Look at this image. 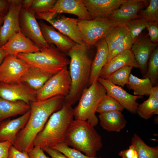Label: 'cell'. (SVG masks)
Here are the masks:
<instances>
[{"mask_svg": "<svg viewBox=\"0 0 158 158\" xmlns=\"http://www.w3.org/2000/svg\"><path fill=\"white\" fill-rule=\"evenodd\" d=\"M138 17L143 18L150 22H158V0H151L147 7L140 10Z\"/></svg>", "mask_w": 158, "mask_h": 158, "instance_id": "cell-35", "label": "cell"}, {"mask_svg": "<svg viewBox=\"0 0 158 158\" xmlns=\"http://www.w3.org/2000/svg\"><path fill=\"white\" fill-rule=\"evenodd\" d=\"M42 149L48 153L51 158H67L60 152L51 147L44 148Z\"/></svg>", "mask_w": 158, "mask_h": 158, "instance_id": "cell-44", "label": "cell"}, {"mask_svg": "<svg viewBox=\"0 0 158 158\" xmlns=\"http://www.w3.org/2000/svg\"><path fill=\"white\" fill-rule=\"evenodd\" d=\"M7 56V54L5 51L0 47V65L2 63Z\"/></svg>", "mask_w": 158, "mask_h": 158, "instance_id": "cell-47", "label": "cell"}, {"mask_svg": "<svg viewBox=\"0 0 158 158\" xmlns=\"http://www.w3.org/2000/svg\"><path fill=\"white\" fill-rule=\"evenodd\" d=\"M8 11L0 27V47H2L14 33L20 30L19 16L23 0H8Z\"/></svg>", "mask_w": 158, "mask_h": 158, "instance_id": "cell-10", "label": "cell"}, {"mask_svg": "<svg viewBox=\"0 0 158 158\" xmlns=\"http://www.w3.org/2000/svg\"><path fill=\"white\" fill-rule=\"evenodd\" d=\"M131 143L134 146L138 158H158V146L148 145L136 133L134 134Z\"/></svg>", "mask_w": 158, "mask_h": 158, "instance_id": "cell-28", "label": "cell"}, {"mask_svg": "<svg viewBox=\"0 0 158 158\" xmlns=\"http://www.w3.org/2000/svg\"><path fill=\"white\" fill-rule=\"evenodd\" d=\"M133 158H138L137 153L136 151L135 152V155Z\"/></svg>", "mask_w": 158, "mask_h": 158, "instance_id": "cell-49", "label": "cell"}, {"mask_svg": "<svg viewBox=\"0 0 158 158\" xmlns=\"http://www.w3.org/2000/svg\"><path fill=\"white\" fill-rule=\"evenodd\" d=\"M89 49L86 45L76 43L67 54L70 58L69 71L71 84L64 102L71 105L79 100L88 84L92 62L88 53Z\"/></svg>", "mask_w": 158, "mask_h": 158, "instance_id": "cell-2", "label": "cell"}, {"mask_svg": "<svg viewBox=\"0 0 158 158\" xmlns=\"http://www.w3.org/2000/svg\"><path fill=\"white\" fill-rule=\"evenodd\" d=\"M150 22L143 18H138L130 20L126 24L133 40L135 41Z\"/></svg>", "mask_w": 158, "mask_h": 158, "instance_id": "cell-34", "label": "cell"}, {"mask_svg": "<svg viewBox=\"0 0 158 158\" xmlns=\"http://www.w3.org/2000/svg\"><path fill=\"white\" fill-rule=\"evenodd\" d=\"M129 33L126 24L115 25L108 31L104 38L107 45L109 52Z\"/></svg>", "mask_w": 158, "mask_h": 158, "instance_id": "cell-27", "label": "cell"}, {"mask_svg": "<svg viewBox=\"0 0 158 158\" xmlns=\"http://www.w3.org/2000/svg\"><path fill=\"white\" fill-rule=\"evenodd\" d=\"M30 109V104L23 101H11L0 97V122L10 117L23 115Z\"/></svg>", "mask_w": 158, "mask_h": 158, "instance_id": "cell-26", "label": "cell"}, {"mask_svg": "<svg viewBox=\"0 0 158 158\" xmlns=\"http://www.w3.org/2000/svg\"><path fill=\"white\" fill-rule=\"evenodd\" d=\"M100 124L107 131L120 132L127 124V121L121 112L112 111L99 114Z\"/></svg>", "mask_w": 158, "mask_h": 158, "instance_id": "cell-24", "label": "cell"}, {"mask_svg": "<svg viewBox=\"0 0 158 158\" xmlns=\"http://www.w3.org/2000/svg\"><path fill=\"white\" fill-rule=\"evenodd\" d=\"M4 20V16H0V27L3 23Z\"/></svg>", "mask_w": 158, "mask_h": 158, "instance_id": "cell-48", "label": "cell"}, {"mask_svg": "<svg viewBox=\"0 0 158 158\" xmlns=\"http://www.w3.org/2000/svg\"><path fill=\"white\" fill-rule=\"evenodd\" d=\"M8 158H30L26 152H21L11 145L9 148Z\"/></svg>", "mask_w": 158, "mask_h": 158, "instance_id": "cell-40", "label": "cell"}, {"mask_svg": "<svg viewBox=\"0 0 158 158\" xmlns=\"http://www.w3.org/2000/svg\"><path fill=\"white\" fill-rule=\"evenodd\" d=\"M56 0H32L30 9L35 14L46 12L51 9Z\"/></svg>", "mask_w": 158, "mask_h": 158, "instance_id": "cell-38", "label": "cell"}, {"mask_svg": "<svg viewBox=\"0 0 158 158\" xmlns=\"http://www.w3.org/2000/svg\"><path fill=\"white\" fill-rule=\"evenodd\" d=\"M9 7L8 0H0V16H4Z\"/></svg>", "mask_w": 158, "mask_h": 158, "instance_id": "cell-45", "label": "cell"}, {"mask_svg": "<svg viewBox=\"0 0 158 158\" xmlns=\"http://www.w3.org/2000/svg\"><path fill=\"white\" fill-rule=\"evenodd\" d=\"M30 67L24 60L17 56L8 55L0 65V82H18L23 74Z\"/></svg>", "mask_w": 158, "mask_h": 158, "instance_id": "cell-11", "label": "cell"}, {"mask_svg": "<svg viewBox=\"0 0 158 158\" xmlns=\"http://www.w3.org/2000/svg\"><path fill=\"white\" fill-rule=\"evenodd\" d=\"M49 45V47L41 49L37 52L18 54L17 57L25 61L30 67L55 74L67 67L70 61L54 45Z\"/></svg>", "mask_w": 158, "mask_h": 158, "instance_id": "cell-5", "label": "cell"}, {"mask_svg": "<svg viewBox=\"0 0 158 158\" xmlns=\"http://www.w3.org/2000/svg\"><path fill=\"white\" fill-rule=\"evenodd\" d=\"M147 2L144 0H126L108 18L116 25L126 24L130 20L139 18L138 13L146 5Z\"/></svg>", "mask_w": 158, "mask_h": 158, "instance_id": "cell-16", "label": "cell"}, {"mask_svg": "<svg viewBox=\"0 0 158 158\" xmlns=\"http://www.w3.org/2000/svg\"><path fill=\"white\" fill-rule=\"evenodd\" d=\"M2 47L6 52L7 55L16 56L19 53H33L41 50L20 30L13 34Z\"/></svg>", "mask_w": 158, "mask_h": 158, "instance_id": "cell-17", "label": "cell"}, {"mask_svg": "<svg viewBox=\"0 0 158 158\" xmlns=\"http://www.w3.org/2000/svg\"><path fill=\"white\" fill-rule=\"evenodd\" d=\"M53 75L39 68L30 67L22 75L19 82L25 84L37 92Z\"/></svg>", "mask_w": 158, "mask_h": 158, "instance_id": "cell-25", "label": "cell"}, {"mask_svg": "<svg viewBox=\"0 0 158 158\" xmlns=\"http://www.w3.org/2000/svg\"><path fill=\"white\" fill-rule=\"evenodd\" d=\"M133 68L130 66H124L111 73L105 79L115 85L123 87L128 82Z\"/></svg>", "mask_w": 158, "mask_h": 158, "instance_id": "cell-31", "label": "cell"}, {"mask_svg": "<svg viewBox=\"0 0 158 158\" xmlns=\"http://www.w3.org/2000/svg\"><path fill=\"white\" fill-rule=\"evenodd\" d=\"M36 92L23 83L0 82V97L8 100L22 101L30 104L36 101Z\"/></svg>", "mask_w": 158, "mask_h": 158, "instance_id": "cell-12", "label": "cell"}, {"mask_svg": "<svg viewBox=\"0 0 158 158\" xmlns=\"http://www.w3.org/2000/svg\"><path fill=\"white\" fill-rule=\"evenodd\" d=\"M157 45V43L151 42L147 36L138 37L132 45L131 49L143 76L147 71L150 57Z\"/></svg>", "mask_w": 158, "mask_h": 158, "instance_id": "cell-18", "label": "cell"}, {"mask_svg": "<svg viewBox=\"0 0 158 158\" xmlns=\"http://www.w3.org/2000/svg\"><path fill=\"white\" fill-rule=\"evenodd\" d=\"M71 80L69 71L66 67L53 75L42 88L36 92V101L61 96L65 97L71 88Z\"/></svg>", "mask_w": 158, "mask_h": 158, "instance_id": "cell-7", "label": "cell"}, {"mask_svg": "<svg viewBox=\"0 0 158 158\" xmlns=\"http://www.w3.org/2000/svg\"><path fill=\"white\" fill-rule=\"evenodd\" d=\"M126 0H83L92 19L108 18Z\"/></svg>", "mask_w": 158, "mask_h": 158, "instance_id": "cell-19", "label": "cell"}, {"mask_svg": "<svg viewBox=\"0 0 158 158\" xmlns=\"http://www.w3.org/2000/svg\"><path fill=\"white\" fill-rule=\"evenodd\" d=\"M148 66L143 78H147L150 81L153 86L158 84V48L153 51L149 59Z\"/></svg>", "mask_w": 158, "mask_h": 158, "instance_id": "cell-32", "label": "cell"}, {"mask_svg": "<svg viewBox=\"0 0 158 158\" xmlns=\"http://www.w3.org/2000/svg\"><path fill=\"white\" fill-rule=\"evenodd\" d=\"M158 84L152 87L150 90L149 95L155 99L158 100Z\"/></svg>", "mask_w": 158, "mask_h": 158, "instance_id": "cell-46", "label": "cell"}, {"mask_svg": "<svg viewBox=\"0 0 158 158\" xmlns=\"http://www.w3.org/2000/svg\"><path fill=\"white\" fill-rule=\"evenodd\" d=\"M27 153L30 158H50L46 155L42 149L38 147H34Z\"/></svg>", "mask_w": 158, "mask_h": 158, "instance_id": "cell-41", "label": "cell"}, {"mask_svg": "<svg viewBox=\"0 0 158 158\" xmlns=\"http://www.w3.org/2000/svg\"><path fill=\"white\" fill-rule=\"evenodd\" d=\"M137 113L141 118L148 120L155 114H158V100L149 96L142 103L139 104Z\"/></svg>", "mask_w": 158, "mask_h": 158, "instance_id": "cell-30", "label": "cell"}, {"mask_svg": "<svg viewBox=\"0 0 158 158\" xmlns=\"http://www.w3.org/2000/svg\"><path fill=\"white\" fill-rule=\"evenodd\" d=\"M94 127L87 121L73 119L68 128L65 142L88 157H96L103 144L101 136Z\"/></svg>", "mask_w": 158, "mask_h": 158, "instance_id": "cell-4", "label": "cell"}, {"mask_svg": "<svg viewBox=\"0 0 158 158\" xmlns=\"http://www.w3.org/2000/svg\"><path fill=\"white\" fill-rule=\"evenodd\" d=\"M126 66L140 68L131 49L116 55L106 63L101 71L99 77L106 79L115 71Z\"/></svg>", "mask_w": 158, "mask_h": 158, "instance_id": "cell-21", "label": "cell"}, {"mask_svg": "<svg viewBox=\"0 0 158 158\" xmlns=\"http://www.w3.org/2000/svg\"><path fill=\"white\" fill-rule=\"evenodd\" d=\"M95 45L96 53L92 62L88 84L89 85L97 80L101 71L105 65L109 53L107 43L103 38L98 41Z\"/></svg>", "mask_w": 158, "mask_h": 158, "instance_id": "cell-23", "label": "cell"}, {"mask_svg": "<svg viewBox=\"0 0 158 158\" xmlns=\"http://www.w3.org/2000/svg\"><path fill=\"white\" fill-rule=\"evenodd\" d=\"M30 114V109L21 116L0 122V142L10 141L13 145L19 131L26 123Z\"/></svg>", "mask_w": 158, "mask_h": 158, "instance_id": "cell-22", "label": "cell"}, {"mask_svg": "<svg viewBox=\"0 0 158 158\" xmlns=\"http://www.w3.org/2000/svg\"><path fill=\"white\" fill-rule=\"evenodd\" d=\"M124 109L120 103L111 96L107 95L99 104L96 112L99 114L112 111L122 112Z\"/></svg>", "mask_w": 158, "mask_h": 158, "instance_id": "cell-33", "label": "cell"}, {"mask_svg": "<svg viewBox=\"0 0 158 158\" xmlns=\"http://www.w3.org/2000/svg\"><path fill=\"white\" fill-rule=\"evenodd\" d=\"M51 148L60 152L67 158H95L88 157L73 148H71L66 142H63L53 146Z\"/></svg>", "mask_w": 158, "mask_h": 158, "instance_id": "cell-37", "label": "cell"}, {"mask_svg": "<svg viewBox=\"0 0 158 158\" xmlns=\"http://www.w3.org/2000/svg\"><path fill=\"white\" fill-rule=\"evenodd\" d=\"M46 21L61 33L67 36L75 43L86 45L78 25V19L67 17L64 15H56Z\"/></svg>", "mask_w": 158, "mask_h": 158, "instance_id": "cell-14", "label": "cell"}, {"mask_svg": "<svg viewBox=\"0 0 158 158\" xmlns=\"http://www.w3.org/2000/svg\"><path fill=\"white\" fill-rule=\"evenodd\" d=\"M134 42L129 33L112 50L109 52L105 64L116 55L126 50L130 49Z\"/></svg>", "mask_w": 158, "mask_h": 158, "instance_id": "cell-36", "label": "cell"}, {"mask_svg": "<svg viewBox=\"0 0 158 158\" xmlns=\"http://www.w3.org/2000/svg\"><path fill=\"white\" fill-rule=\"evenodd\" d=\"M107 95L104 86L98 80L83 91L78 103L74 109L75 119L87 121L94 127L98 123L95 115L97 108L102 99Z\"/></svg>", "mask_w": 158, "mask_h": 158, "instance_id": "cell-6", "label": "cell"}, {"mask_svg": "<svg viewBox=\"0 0 158 158\" xmlns=\"http://www.w3.org/2000/svg\"><path fill=\"white\" fill-rule=\"evenodd\" d=\"M95 158H103L101 157H96Z\"/></svg>", "mask_w": 158, "mask_h": 158, "instance_id": "cell-50", "label": "cell"}, {"mask_svg": "<svg viewBox=\"0 0 158 158\" xmlns=\"http://www.w3.org/2000/svg\"><path fill=\"white\" fill-rule=\"evenodd\" d=\"M158 22H151L146 28L148 31L150 39L152 42L157 43L158 42Z\"/></svg>", "mask_w": 158, "mask_h": 158, "instance_id": "cell-39", "label": "cell"}, {"mask_svg": "<svg viewBox=\"0 0 158 158\" xmlns=\"http://www.w3.org/2000/svg\"><path fill=\"white\" fill-rule=\"evenodd\" d=\"M74 117V109L64 102L61 108L52 114L37 135L34 146L42 149L65 142L68 128Z\"/></svg>", "mask_w": 158, "mask_h": 158, "instance_id": "cell-3", "label": "cell"}, {"mask_svg": "<svg viewBox=\"0 0 158 158\" xmlns=\"http://www.w3.org/2000/svg\"><path fill=\"white\" fill-rule=\"evenodd\" d=\"M78 25L83 40L89 48L99 40L104 38L109 30L116 25L106 18L78 20Z\"/></svg>", "mask_w": 158, "mask_h": 158, "instance_id": "cell-8", "label": "cell"}, {"mask_svg": "<svg viewBox=\"0 0 158 158\" xmlns=\"http://www.w3.org/2000/svg\"><path fill=\"white\" fill-rule=\"evenodd\" d=\"M39 24L43 37L47 44L49 45L54 44L63 54H67L75 44L68 37L56 31L53 26L47 25L42 20Z\"/></svg>", "mask_w": 158, "mask_h": 158, "instance_id": "cell-20", "label": "cell"}, {"mask_svg": "<svg viewBox=\"0 0 158 158\" xmlns=\"http://www.w3.org/2000/svg\"><path fill=\"white\" fill-rule=\"evenodd\" d=\"M20 30L41 49L49 47L37 20L35 14L30 8L21 7L19 16Z\"/></svg>", "mask_w": 158, "mask_h": 158, "instance_id": "cell-9", "label": "cell"}, {"mask_svg": "<svg viewBox=\"0 0 158 158\" xmlns=\"http://www.w3.org/2000/svg\"><path fill=\"white\" fill-rule=\"evenodd\" d=\"M65 98L63 96H57L30 103L29 119L18 133L13 146L21 152L27 153L32 150L37 135L42 130L52 114L61 108Z\"/></svg>", "mask_w": 158, "mask_h": 158, "instance_id": "cell-1", "label": "cell"}, {"mask_svg": "<svg viewBox=\"0 0 158 158\" xmlns=\"http://www.w3.org/2000/svg\"><path fill=\"white\" fill-rule=\"evenodd\" d=\"M135 152L134 146L131 145L128 148L120 151L118 154L122 158H133Z\"/></svg>", "mask_w": 158, "mask_h": 158, "instance_id": "cell-43", "label": "cell"}, {"mask_svg": "<svg viewBox=\"0 0 158 158\" xmlns=\"http://www.w3.org/2000/svg\"><path fill=\"white\" fill-rule=\"evenodd\" d=\"M44 13L48 17L66 13L77 16L80 20L92 19L83 0H57L51 9Z\"/></svg>", "mask_w": 158, "mask_h": 158, "instance_id": "cell-15", "label": "cell"}, {"mask_svg": "<svg viewBox=\"0 0 158 158\" xmlns=\"http://www.w3.org/2000/svg\"><path fill=\"white\" fill-rule=\"evenodd\" d=\"M129 89L133 91L135 95H149L150 89L152 87L150 80L147 78L140 79L131 73L129 81L126 85Z\"/></svg>", "mask_w": 158, "mask_h": 158, "instance_id": "cell-29", "label": "cell"}, {"mask_svg": "<svg viewBox=\"0 0 158 158\" xmlns=\"http://www.w3.org/2000/svg\"><path fill=\"white\" fill-rule=\"evenodd\" d=\"M105 87L107 95L116 100L123 107L130 112L137 113L139 104L137 99L143 98L142 96L130 94L121 87L115 85L106 79L99 77L97 80Z\"/></svg>", "mask_w": 158, "mask_h": 158, "instance_id": "cell-13", "label": "cell"}, {"mask_svg": "<svg viewBox=\"0 0 158 158\" xmlns=\"http://www.w3.org/2000/svg\"><path fill=\"white\" fill-rule=\"evenodd\" d=\"M11 145L9 141L0 142V158H8L9 150Z\"/></svg>", "mask_w": 158, "mask_h": 158, "instance_id": "cell-42", "label": "cell"}]
</instances>
